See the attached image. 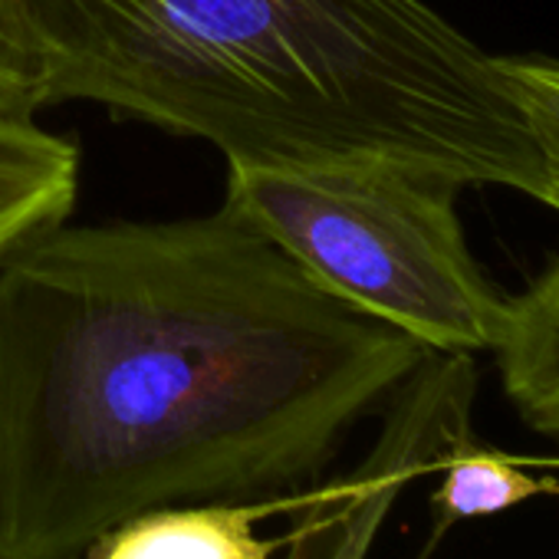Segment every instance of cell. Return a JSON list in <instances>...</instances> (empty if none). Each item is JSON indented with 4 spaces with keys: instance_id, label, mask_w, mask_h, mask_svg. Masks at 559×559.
I'll use <instances>...</instances> for the list:
<instances>
[{
    "instance_id": "obj_1",
    "label": "cell",
    "mask_w": 559,
    "mask_h": 559,
    "mask_svg": "<svg viewBox=\"0 0 559 559\" xmlns=\"http://www.w3.org/2000/svg\"><path fill=\"white\" fill-rule=\"evenodd\" d=\"M431 356L221 201L53 224L0 257V559L152 510L284 503Z\"/></svg>"
},
{
    "instance_id": "obj_2",
    "label": "cell",
    "mask_w": 559,
    "mask_h": 559,
    "mask_svg": "<svg viewBox=\"0 0 559 559\" xmlns=\"http://www.w3.org/2000/svg\"><path fill=\"white\" fill-rule=\"evenodd\" d=\"M47 106L214 145L227 165L392 162L543 191L493 57L425 0H21Z\"/></svg>"
},
{
    "instance_id": "obj_3",
    "label": "cell",
    "mask_w": 559,
    "mask_h": 559,
    "mask_svg": "<svg viewBox=\"0 0 559 559\" xmlns=\"http://www.w3.org/2000/svg\"><path fill=\"white\" fill-rule=\"evenodd\" d=\"M461 185L392 162L227 165L224 204L320 287L431 353L497 346L507 297L467 247Z\"/></svg>"
},
{
    "instance_id": "obj_4",
    "label": "cell",
    "mask_w": 559,
    "mask_h": 559,
    "mask_svg": "<svg viewBox=\"0 0 559 559\" xmlns=\"http://www.w3.org/2000/svg\"><path fill=\"white\" fill-rule=\"evenodd\" d=\"M474 389L471 353H431L389 399L366 461L349 477L297 497V523L276 543L280 559H369L402 490L474 441Z\"/></svg>"
},
{
    "instance_id": "obj_5",
    "label": "cell",
    "mask_w": 559,
    "mask_h": 559,
    "mask_svg": "<svg viewBox=\"0 0 559 559\" xmlns=\"http://www.w3.org/2000/svg\"><path fill=\"white\" fill-rule=\"evenodd\" d=\"M284 503H194L165 507L126 520L106 533L86 559H273L276 543L257 536L253 523Z\"/></svg>"
},
{
    "instance_id": "obj_6",
    "label": "cell",
    "mask_w": 559,
    "mask_h": 559,
    "mask_svg": "<svg viewBox=\"0 0 559 559\" xmlns=\"http://www.w3.org/2000/svg\"><path fill=\"white\" fill-rule=\"evenodd\" d=\"M80 191V148L31 122H0V257L67 221Z\"/></svg>"
},
{
    "instance_id": "obj_7",
    "label": "cell",
    "mask_w": 559,
    "mask_h": 559,
    "mask_svg": "<svg viewBox=\"0 0 559 559\" xmlns=\"http://www.w3.org/2000/svg\"><path fill=\"white\" fill-rule=\"evenodd\" d=\"M493 353L516 415L559 444V260L526 294L507 300Z\"/></svg>"
},
{
    "instance_id": "obj_8",
    "label": "cell",
    "mask_w": 559,
    "mask_h": 559,
    "mask_svg": "<svg viewBox=\"0 0 559 559\" xmlns=\"http://www.w3.org/2000/svg\"><path fill=\"white\" fill-rule=\"evenodd\" d=\"M435 471L441 480L431 503L441 530L457 520L503 513L539 493H559V480L533 477L516 457L493 448H477L474 441L454 448Z\"/></svg>"
},
{
    "instance_id": "obj_9",
    "label": "cell",
    "mask_w": 559,
    "mask_h": 559,
    "mask_svg": "<svg viewBox=\"0 0 559 559\" xmlns=\"http://www.w3.org/2000/svg\"><path fill=\"white\" fill-rule=\"evenodd\" d=\"M503 83L523 109L543 158V191L536 201L559 211V60L556 57H493Z\"/></svg>"
},
{
    "instance_id": "obj_10",
    "label": "cell",
    "mask_w": 559,
    "mask_h": 559,
    "mask_svg": "<svg viewBox=\"0 0 559 559\" xmlns=\"http://www.w3.org/2000/svg\"><path fill=\"white\" fill-rule=\"evenodd\" d=\"M47 106V73L21 0H0V122H31Z\"/></svg>"
}]
</instances>
